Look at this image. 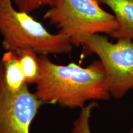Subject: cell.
<instances>
[{"mask_svg":"<svg viewBox=\"0 0 133 133\" xmlns=\"http://www.w3.org/2000/svg\"><path fill=\"white\" fill-rule=\"evenodd\" d=\"M39 74L35 92L43 104L82 109L89 101L110 99L105 71L101 61L86 67L75 63L62 65L54 63L47 56H38Z\"/></svg>","mask_w":133,"mask_h":133,"instance_id":"1","label":"cell"},{"mask_svg":"<svg viewBox=\"0 0 133 133\" xmlns=\"http://www.w3.org/2000/svg\"><path fill=\"white\" fill-rule=\"evenodd\" d=\"M12 0H0V33L6 51L19 54L30 51L38 56L69 54L73 45L62 33H51L24 11L17 10Z\"/></svg>","mask_w":133,"mask_h":133,"instance_id":"2","label":"cell"},{"mask_svg":"<svg viewBox=\"0 0 133 133\" xmlns=\"http://www.w3.org/2000/svg\"><path fill=\"white\" fill-rule=\"evenodd\" d=\"M43 19L76 46H82L94 35L111 36L118 27L115 16L103 10L96 0H57Z\"/></svg>","mask_w":133,"mask_h":133,"instance_id":"3","label":"cell"},{"mask_svg":"<svg viewBox=\"0 0 133 133\" xmlns=\"http://www.w3.org/2000/svg\"><path fill=\"white\" fill-rule=\"evenodd\" d=\"M83 54H95L105 71L111 97L119 99L133 89V41L110 42L99 34L91 36L83 44Z\"/></svg>","mask_w":133,"mask_h":133,"instance_id":"4","label":"cell"},{"mask_svg":"<svg viewBox=\"0 0 133 133\" xmlns=\"http://www.w3.org/2000/svg\"><path fill=\"white\" fill-rule=\"evenodd\" d=\"M28 85L17 92L10 91L0 63V133H30L31 123L44 104Z\"/></svg>","mask_w":133,"mask_h":133,"instance_id":"5","label":"cell"},{"mask_svg":"<svg viewBox=\"0 0 133 133\" xmlns=\"http://www.w3.org/2000/svg\"><path fill=\"white\" fill-rule=\"evenodd\" d=\"M109 6L115 14L118 27L111 35L118 39L133 41V0H96Z\"/></svg>","mask_w":133,"mask_h":133,"instance_id":"6","label":"cell"},{"mask_svg":"<svg viewBox=\"0 0 133 133\" xmlns=\"http://www.w3.org/2000/svg\"><path fill=\"white\" fill-rule=\"evenodd\" d=\"M0 63L2 65L5 84L10 91L17 92L27 84L17 53L6 51L3 55Z\"/></svg>","mask_w":133,"mask_h":133,"instance_id":"7","label":"cell"},{"mask_svg":"<svg viewBox=\"0 0 133 133\" xmlns=\"http://www.w3.org/2000/svg\"><path fill=\"white\" fill-rule=\"evenodd\" d=\"M18 55L26 83L36 84L39 74L38 55L30 51H22Z\"/></svg>","mask_w":133,"mask_h":133,"instance_id":"8","label":"cell"},{"mask_svg":"<svg viewBox=\"0 0 133 133\" xmlns=\"http://www.w3.org/2000/svg\"><path fill=\"white\" fill-rule=\"evenodd\" d=\"M97 107L96 101H92L81 109L78 118L73 123L71 133H92L90 119L93 109Z\"/></svg>","mask_w":133,"mask_h":133,"instance_id":"9","label":"cell"},{"mask_svg":"<svg viewBox=\"0 0 133 133\" xmlns=\"http://www.w3.org/2000/svg\"><path fill=\"white\" fill-rule=\"evenodd\" d=\"M18 9L28 14L44 6H52L57 0H12Z\"/></svg>","mask_w":133,"mask_h":133,"instance_id":"10","label":"cell"},{"mask_svg":"<svg viewBox=\"0 0 133 133\" xmlns=\"http://www.w3.org/2000/svg\"><path fill=\"white\" fill-rule=\"evenodd\" d=\"M129 133H133V129H132V130H131V131Z\"/></svg>","mask_w":133,"mask_h":133,"instance_id":"11","label":"cell"},{"mask_svg":"<svg viewBox=\"0 0 133 133\" xmlns=\"http://www.w3.org/2000/svg\"><path fill=\"white\" fill-rule=\"evenodd\" d=\"M132 90H133V89H132Z\"/></svg>","mask_w":133,"mask_h":133,"instance_id":"12","label":"cell"}]
</instances>
